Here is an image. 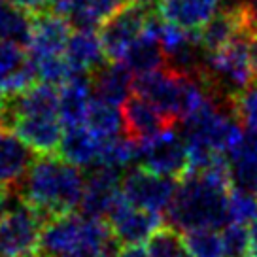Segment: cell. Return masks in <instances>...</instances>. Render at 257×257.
<instances>
[{"label": "cell", "mask_w": 257, "mask_h": 257, "mask_svg": "<svg viewBox=\"0 0 257 257\" xmlns=\"http://www.w3.org/2000/svg\"><path fill=\"white\" fill-rule=\"evenodd\" d=\"M233 176L229 157L223 155L206 169L185 172L178 180L169 221L178 231L223 229L229 223V191Z\"/></svg>", "instance_id": "cell-1"}, {"label": "cell", "mask_w": 257, "mask_h": 257, "mask_svg": "<svg viewBox=\"0 0 257 257\" xmlns=\"http://www.w3.org/2000/svg\"><path fill=\"white\" fill-rule=\"evenodd\" d=\"M85 178L81 169L61 155H38L19 184L21 201L49 217L74 212L81 204Z\"/></svg>", "instance_id": "cell-2"}, {"label": "cell", "mask_w": 257, "mask_h": 257, "mask_svg": "<svg viewBox=\"0 0 257 257\" xmlns=\"http://www.w3.org/2000/svg\"><path fill=\"white\" fill-rule=\"evenodd\" d=\"M4 127H10L38 155H53L64 135L59 115V87L36 83L29 91L8 98Z\"/></svg>", "instance_id": "cell-3"}, {"label": "cell", "mask_w": 257, "mask_h": 257, "mask_svg": "<svg viewBox=\"0 0 257 257\" xmlns=\"http://www.w3.org/2000/svg\"><path fill=\"white\" fill-rule=\"evenodd\" d=\"M199 72L214 91V95L229 104L236 93L255 81L249 51V32H242L223 48L206 53Z\"/></svg>", "instance_id": "cell-4"}, {"label": "cell", "mask_w": 257, "mask_h": 257, "mask_svg": "<svg viewBox=\"0 0 257 257\" xmlns=\"http://www.w3.org/2000/svg\"><path fill=\"white\" fill-rule=\"evenodd\" d=\"M112 229L106 219L83 212H66L49 217L44 223L40 240L42 257H59L83 246H102L113 242Z\"/></svg>", "instance_id": "cell-5"}, {"label": "cell", "mask_w": 257, "mask_h": 257, "mask_svg": "<svg viewBox=\"0 0 257 257\" xmlns=\"http://www.w3.org/2000/svg\"><path fill=\"white\" fill-rule=\"evenodd\" d=\"M46 219L23 201L0 217V257L40 255V240Z\"/></svg>", "instance_id": "cell-6"}, {"label": "cell", "mask_w": 257, "mask_h": 257, "mask_svg": "<svg viewBox=\"0 0 257 257\" xmlns=\"http://www.w3.org/2000/svg\"><path fill=\"white\" fill-rule=\"evenodd\" d=\"M187 72L176 70L172 66H163L153 72L138 74L135 78L133 91L142 98L157 106L165 115L178 123L182 121V102Z\"/></svg>", "instance_id": "cell-7"}, {"label": "cell", "mask_w": 257, "mask_h": 257, "mask_svg": "<svg viewBox=\"0 0 257 257\" xmlns=\"http://www.w3.org/2000/svg\"><path fill=\"white\" fill-rule=\"evenodd\" d=\"M176 189V178L161 176V174H155V172L144 169L140 165L133 170H128L127 176L123 178V184H121L123 197L131 204H135L138 208L152 210L157 214L169 212L170 204L174 201Z\"/></svg>", "instance_id": "cell-8"}, {"label": "cell", "mask_w": 257, "mask_h": 257, "mask_svg": "<svg viewBox=\"0 0 257 257\" xmlns=\"http://www.w3.org/2000/svg\"><path fill=\"white\" fill-rule=\"evenodd\" d=\"M138 144H140V153H138L140 167L161 176L176 178V180H180L187 172L189 161H187L185 140L182 135L178 137L172 128H167L157 137Z\"/></svg>", "instance_id": "cell-9"}, {"label": "cell", "mask_w": 257, "mask_h": 257, "mask_svg": "<svg viewBox=\"0 0 257 257\" xmlns=\"http://www.w3.org/2000/svg\"><path fill=\"white\" fill-rule=\"evenodd\" d=\"M150 10L125 4L100 25V38L108 61H123L128 48L142 36Z\"/></svg>", "instance_id": "cell-10"}, {"label": "cell", "mask_w": 257, "mask_h": 257, "mask_svg": "<svg viewBox=\"0 0 257 257\" xmlns=\"http://www.w3.org/2000/svg\"><path fill=\"white\" fill-rule=\"evenodd\" d=\"M106 221L112 229L113 238L119 244H142L148 242L163 227V217L157 212L138 208L123 197L113 210L108 214Z\"/></svg>", "instance_id": "cell-11"}, {"label": "cell", "mask_w": 257, "mask_h": 257, "mask_svg": "<svg viewBox=\"0 0 257 257\" xmlns=\"http://www.w3.org/2000/svg\"><path fill=\"white\" fill-rule=\"evenodd\" d=\"M70 34H72V25L64 16L55 12L36 14L32 16L31 34L25 44L27 53L32 61L63 55Z\"/></svg>", "instance_id": "cell-12"}, {"label": "cell", "mask_w": 257, "mask_h": 257, "mask_svg": "<svg viewBox=\"0 0 257 257\" xmlns=\"http://www.w3.org/2000/svg\"><path fill=\"white\" fill-rule=\"evenodd\" d=\"M121 184H123V178L119 170L95 167L85 180L80 204L81 212L87 216L106 219L113 206L123 199Z\"/></svg>", "instance_id": "cell-13"}, {"label": "cell", "mask_w": 257, "mask_h": 257, "mask_svg": "<svg viewBox=\"0 0 257 257\" xmlns=\"http://www.w3.org/2000/svg\"><path fill=\"white\" fill-rule=\"evenodd\" d=\"M121 110H123V121H125V135L137 142H146L176 125L157 106H153L150 100L142 98L137 93L123 102Z\"/></svg>", "instance_id": "cell-14"}, {"label": "cell", "mask_w": 257, "mask_h": 257, "mask_svg": "<svg viewBox=\"0 0 257 257\" xmlns=\"http://www.w3.org/2000/svg\"><path fill=\"white\" fill-rule=\"evenodd\" d=\"M64 57L76 74H93L108 61L100 32L93 27H78L70 34Z\"/></svg>", "instance_id": "cell-15"}, {"label": "cell", "mask_w": 257, "mask_h": 257, "mask_svg": "<svg viewBox=\"0 0 257 257\" xmlns=\"http://www.w3.org/2000/svg\"><path fill=\"white\" fill-rule=\"evenodd\" d=\"M157 14L185 31H199L223 8V0H159Z\"/></svg>", "instance_id": "cell-16"}, {"label": "cell", "mask_w": 257, "mask_h": 257, "mask_svg": "<svg viewBox=\"0 0 257 257\" xmlns=\"http://www.w3.org/2000/svg\"><path fill=\"white\" fill-rule=\"evenodd\" d=\"M104 140L100 137H96L95 133L85 125H70L64 127V135L59 146V155L64 161L72 163L80 169H95L100 159V152H102Z\"/></svg>", "instance_id": "cell-17"}, {"label": "cell", "mask_w": 257, "mask_h": 257, "mask_svg": "<svg viewBox=\"0 0 257 257\" xmlns=\"http://www.w3.org/2000/svg\"><path fill=\"white\" fill-rule=\"evenodd\" d=\"M32 150L10 127L0 125V185L19 187L31 167Z\"/></svg>", "instance_id": "cell-18"}, {"label": "cell", "mask_w": 257, "mask_h": 257, "mask_svg": "<svg viewBox=\"0 0 257 257\" xmlns=\"http://www.w3.org/2000/svg\"><path fill=\"white\" fill-rule=\"evenodd\" d=\"M96 98L123 106L135 85V76L123 61H106L100 68L89 74Z\"/></svg>", "instance_id": "cell-19"}, {"label": "cell", "mask_w": 257, "mask_h": 257, "mask_svg": "<svg viewBox=\"0 0 257 257\" xmlns=\"http://www.w3.org/2000/svg\"><path fill=\"white\" fill-rule=\"evenodd\" d=\"M93 95L95 93L89 74H76L59 87V115L64 127L80 125L85 121Z\"/></svg>", "instance_id": "cell-20"}, {"label": "cell", "mask_w": 257, "mask_h": 257, "mask_svg": "<svg viewBox=\"0 0 257 257\" xmlns=\"http://www.w3.org/2000/svg\"><path fill=\"white\" fill-rule=\"evenodd\" d=\"M227 157L233 185L257 193V131H246L242 142Z\"/></svg>", "instance_id": "cell-21"}, {"label": "cell", "mask_w": 257, "mask_h": 257, "mask_svg": "<svg viewBox=\"0 0 257 257\" xmlns=\"http://www.w3.org/2000/svg\"><path fill=\"white\" fill-rule=\"evenodd\" d=\"M123 63L133 70L135 76H138V74L153 72L157 68L167 66V57L157 38L148 32H142V36L125 53Z\"/></svg>", "instance_id": "cell-22"}, {"label": "cell", "mask_w": 257, "mask_h": 257, "mask_svg": "<svg viewBox=\"0 0 257 257\" xmlns=\"http://www.w3.org/2000/svg\"><path fill=\"white\" fill-rule=\"evenodd\" d=\"M83 123L102 140H110V138H115L119 137L121 133H125L123 110L117 104L106 102V100L96 98V96L89 106Z\"/></svg>", "instance_id": "cell-23"}, {"label": "cell", "mask_w": 257, "mask_h": 257, "mask_svg": "<svg viewBox=\"0 0 257 257\" xmlns=\"http://www.w3.org/2000/svg\"><path fill=\"white\" fill-rule=\"evenodd\" d=\"M127 4V0H72L66 19L76 27H100L110 16Z\"/></svg>", "instance_id": "cell-24"}, {"label": "cell", "mask_w": 257, "mask_h": 257, "mask_svg": "<svg viewBox=\"0 0 257 257\" xmlns=\"http://www.w3.org/2000/svg\"><path fill=\"white\" fill-rule=\"evenodd\" d=\"M138 153H140V144L131 137H115L110 140H104L100 159L96 167H108V169L119 170L123 172L125 169L133 167L138 163Z\"/></svg>", "instance_id": "cell-25"}, {"label": "cell", "mask_w": 257, "mask_h": 257, "mask_svg": "<svg viewBox=\"0 0 257 257\" xmlns=\"http://www.w3.org/2000/svg\"><path fill=\"white\" fill-rule=\"evenodd\" d=\"M32 19L12 0H0V40L27 44Z\"/></svg>", "instance_id": "cell-26"}, {"label": "cell", "mask_w": 257, "mask_h": 257, "mask_svg": "<svg viewBox=\"0 0 257 257\" xmlns=\"http://www.w3.org/2000/svg\"><path fill=\"white\" fill-rule=\"evenodd\" d=\"M148 249L152 257H193L185 240L172 225L161 227L148 240Z\"/></svg>", "instance_id": "cell-27"}, {"label": "cell", "mask_w": 257, "mask_h": 257, "mask_svg": "<svg viewBox=\"0 0 257 257\" xmlns=\"http://www.w3.org/2000/svg\"><path fill=\"white\" fill-rule=\"evenodd\" d=\"M185 244L193 257H227L223 238L217 229H193L185 231Z\"/></svg>", "instance_id": "cell-28"}, {"label": "cell", "mask_w": 257, "mask_h": 257, "mask_svg": "<svg viewBox=\"0 0 257 257\" xmlns=\"http://www.w3.org/2000/svg\"><path fill=\"white\" fill-rule=\"evenodd\" d=\"M231 112L246 131H257V80L229 100Z\"/></svg>", "instance_id": "cell-29"}, {"label": "cell", "mask_w": 257, "mask_h": 257, "mask_svg": "<svg viewBox=\"0 0 257 257\" xmlns=\"http://www.w3.org/2000/svg\"><path fill=\"white\" fill-rule=\"evenodd\" d=\"M257 219V195L233 185L229 191V221L248 225Z\"/></svg>", "instance_id": "cell-30"}, {"label": "cell", "mask_w": 257, "mask_h": 257, "mask_svg": "<svg viewBox=\"0 0 257 257\" xmlns=\"http://www.w3.org/2000/svg\"><path fill=\"white\" fill-rule=\"evenodd\" d=\"M32 63L36 66L38 80L44 81V83H49V85H55V87H61V85L66 83L72 76H76V72L72 70V66L66 61L64 53L63 55L38 59V61H32Z\"/></svg>", "instance_id": "cell-31"}, {"label": "cell", "mask_w": 257, "mask_h": 257, "mask_svg": "<svg viewBox=\"0 0 257 257\" xmlns=\"http://www.w3.org/2000/svg\"><path fill=\"white\" fill-rule=\"evenodd\" d=\"M29 61L31 57L27 49H23V44L0 40V85Z\"/></svg>", "instance_id": "cell-32"}, {"label": "cell", "mask_w": 257, "mask_h": 257, "mask_svg": "<svg viewBox=\"0 0 257 257\" xmlns=\"http://www.w3.org/2000/svg\"><path fill=\"white\" fill-rule=\"evenodd\" d=\"M223 248L227 257H249V229L242 223H229L221 231Z\"/></svg>", "instance_id": "cell-33"}, {"label": "cell", "mask_w": 257, "mask_h": 257, "mask_svg": "<svg viewBox=\"0 0 257 257\" xmlns=\"http://www.w3.org/2000/svg\"><path fill=\"white\" fill-rule=\"evenodd\" d=\"M115 242L113 240L110 244H102V246H83V248L72 249L68 253H63L59 257H115L117 255V249L115 248Z\"/></svg>", "instance_id": "cell-34"}, {"label": "cell", "mask_w": 257, "mask_h": 257, "mask_svg": "<svg viewBox=\"0 0 257 257\" xmlns=\"http://www.w3.org/2000/svg\"><path fill=\"white\" fill-rule=\"evenodd\" d=\"M21 10H25L29 16H36L46 12V8H51V0H12Z\"/></svg>", "instance_id": "cell-35"}, {"label": "cell", "mask_w": 257, "mask_h": 257, "mask_svg": "<svg viewBox=\"0 0 257 257\" xmlns=\"http://www.w3.org/2000/svg\"><path fill=\"white\" fill-rule=\"evenodd\" d=\"M115 257H152V255H150V249L142 248L140 244H125L123 248L117 249V255Z\"/></svg>", "instance_id": "cell-36"}, {"label": "cell", "mask_w": 257, "mask_h": 257, "mask_svg": "<svg viewBox=\"0 0 257 257\" xmlns=\"http://www.w3.org/2000/svg\"><path fill=\"white\" fill-rule=\"evenodd\" d=\"M249 257H257V219L249 223Z\"/></svg>", "instance_id": "cell-37"}, {"label": "cell", "mask_w": 257, "mask_h": 257, "mask_svg": "<svg viewBox=\"0 0 257 257\" xmlns=\"http://www.w3.org/2000/svg\"><path fill=\"white\" fill-rule=\"evenodd\" d=\"M249 51H251V61H253V70H255V80H257V25L249 34Z\"/></svg>", "instance_id": "cell-38"}, {"label": "cell", "mask_w": 257, "mask_h": 257, "mask_svg": "<svg viewBox=\"0 0 257 257\" xmlns=\"http://www.w3.org/2000/svg\"><path fill=\"white\" fill-rule=\"evenodd\" d=\"M10 195H12V189L4 187V185H0V217L4 216V212L8 210Z\"/></svg>", "instance_id": "cell-39"}, {"label": "cell", "mask_w": 257, "mask_h": 257, "mask_svg": "<svg viewBox=\"0 0 257 257\" xmlns=\"http://www.w3.org/2000/svg\"><path fill=\"white\" fill-rule=\"evenodd\" d=\"M6 110H8V98L0 93V125H4V119H6Z\"/></svg>", "instance_id": "cell-40"}, {"label": "cell", "mask_w": 257, "mask_h": 257, "mask_svg": "<svg viewBox=\"0 0 257 257\" xmlns=\"http://www.w3.org/2000/svg\"><path fill=\"white\" fill-rule=\"evenodd\" d=\"M128 4H137V6H142V8H152V6H157L159 0H127Z\"/></svg>", "instance_id": "cell-41"}, {"label": "cell", "mask_w": 257, "mask_h": 257, "mask_svg": "<svg viewBox=\"0 0 257 257\" xmlns=\"http://www.w3.org/2000/svg\"><path fill=\"white\" fill-rule=\"evenodd\" d=\"M248 4H249V6H251V8H253V10H255V12H257V0H248Z\"/></svg>", "instance_id": "cell-42"}, {"label": "cell", "mask_w": 257, "mask_h": 257, "mask_svg": "<svg viewBox=\"0 0 257 257\" xmlns=\"http://www.w3.org/2000/svg\"><path fill=\"white\" fill-rule=\"evenodd\" d=\"M36 257H42V255H36Z\"/></svg>", "instance_id": "cell-43"}]
</instances>
